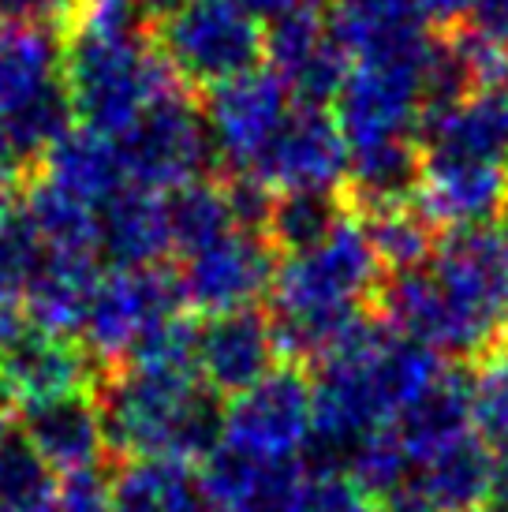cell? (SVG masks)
<instances>
[{"label":"cell","instance_id":"6da1fadb","mask_svg":"<svg viewBox=\"0 0 508 512\" xmlns=\"http://www.w3.org/2000/svg\"><path fill=\"white\" fill-rule=\"evenodd\" d=\"M101 423L109 449L127 456L206 460L221 445V404L198 374L124 367L101 385Z\"/></svg>","mask_w":508,"mask_h":512},{"label":"cell","instance_id":"7a4b0ae2","mask_svg":"<svg viewBox=\"0 0 508 512\" xmlns=\"http://www.w3.org/2000/svg\"><path fill=\"white\" fill-rule=\"evenodd\" d=\"M64 86L75 116L105 135H124L146 109L180 94V75L142 30L75 34L64 49Z\"/></svg>","mask_w":508,"mask_h":512},{"label":"cell","instance_id":"3957f363","mask_svg":"<svg viewBox=\"0 0 508 512\" xmlns=\"http://www.w3.org/2000/svg\"><path fill=\"white\" fill-rule=\"evenodd\" d=\"M438 285L434 348L452 356H486L508 318V221L456 228L430 258Z\"/></svg>","mask_w":508,"mask_h":512},{"label":"cell","instance_id":"277c9868","mask_svg":"<svg viewBox=\"0 0 508 512\" xmlns=\"http://www.w3.org/2000/svg\"><path fill=\"white\" fill-rule=\"evenodd\" d=\"M430 34L355 57L337 94V124L348 150L415 139L426 109V64L434 53Z\"/></svg>","mask_w":508,"mask_h":512},{"label":"cell","instance_id":"5b68a950","mask_svg":"<svg viewBox=\"0 0 508 512\" xmlns=\"http://www.w3.org/2000/svg\"><path fill=\"white\" fill-rule=\"evenodd\" d=\"M157 49L184 86H217L258 68L266 30L236 0H184L157 23Z\"/></svg>","mask_w":508,"mask_h":512},{"label":"cell","instance_id":"8992f818","mask_svg":"<svg viewBox=\"0 0 508 512\" xmlns=\"http://www.w3.org/2000/svg\"><path fill=\"white\" fill-rule=\"evenodd\" d=\"M311 438V382L303 378V370H296V363L273 367L266 378L236 393L221 412V445L254 460H299Z\"/></svg>","mask_w":508,"mask_h":512},{"label":"cell","instance_id":"52a82bcc","mask_svg":"<svg viewBox=\"0 0 508 512\" xmlns=\"http://www.w3.org/2000/svg\"><path fill=\"white\" fill-rule=\"evenodd\" d=\"M184 307L180 277L161 266H116L98 281L83 322L86 352L98 363H127V356L154 333L161 322Z\"/></svg>","mask_w":508,"mask_h":512},{"label":"cell","instance_id":"ba28073f","mask_svg":"<svg viewBox=\"0 0 508 512\" xmlns=\"http://www.w3.org/2000/svg\"><path fill=\"white\" fill-rule=\"evenodd\" d=\"M116 139L124 154L127 184L157 191V195H169L191 180H202L206 165L217 154L206 116L187 101L184 90L157 101L154 109H146Z\"/></svg>","mask_w":508,"mask_h":512},{"label":"cell","instance_id":"9c48e42d","mask_svg":"<svg viewBox=\"0 0 508 512\" xmlns=\"http://www.w3.org/2000/svg\"><path fill=\"white\" fill-rule=\"evenodd\" d=\"M202 116L217 157H225L236 172H247L292 116V90L273 68H251L210 86Z\"/></svg>","mask_w":508,"mask_h":512},{"label":"cell","instance_id":"30bf717a","mask_svg":"<svg viewBox=\"0 0 508 512\" xmlns=\"http://www.w3.org/2000/svg\"><path fill=\"white\" fill-rule=\"evenodd\" d=\"M273 277H277V247L266 240V232L232 228L217 243L187 255L180 288L184 303L213 318L254 307L273 288Z\"/></svg>","mask_w":508,"mask_h":512},{"label":"cell","instance_id":"8fae6325","mask_svg":"<svg viewBox=\"0 0 508 512\" xmlns=\"http://www.w3.org/2000/svg\"><path fill=\"white\" fill-rule=\"evenodd\" d=\"M348 161H352V150L337 120L325 109L299 105L247 172L281 195L284 191H340L348 180Z\"/></svg>","mask_w":508,"mask_h":512},{"label":"cell","instance_id":"7c38bea8","mask_svg":"<svg viewBox=\"0 0 508 512\" xmlns=\"http://www.w3.org/2000/svg\"><path fill=\"white\" fill-rule=\"evenodd\" d=\"M266 60L292 90V98L311 109H325L329 101H337L352 68V57L333 38L329 19H322V12L311 4H296L269 19Z\"/></svg>","mask_w":508,"mask_h":512},{"label":"cell","instance_id":"4fadbf2b","mask_svg":"<svg viewBox=\"0 0 508 512\" xmlns=\"http://www.w3.org/2000/svg\"><path fill=\"white\" fill-rule=\"evenodd\" d=\"M90 378L94 356L71 337L27 326L19 337L0 344V397L8 404L30 408L71 393H90Z\"/></svg>","mask_w":508,"mask_h":512},{"label":"cell","instance_id":"5bb4252c","mask_svg":"<svg viewBox=\"0 0 508 512\" xmlns=\"http://www.w3.org/2000/svg\"><path fill=\"white\" fill-rule=\"evenodd\" d=\"M415 206L449 232L490 225L508 206V172L501 161L423 154V180L415 191Z\"/></svg>","mask_w":508,"mask_h":512},{"label":"cell","instance_id":"9a60e30c","mask_svg":"<svg viewBox=\"0 0 508 512\" xmlns=\"http://www.w3.org/2000/svg\"><path fill=\"white\" fill-rule=\"evenodd\" d=\"M277 333L262 311L213 314L198 333V374L217 397H236L277 367Z\"/></svg>","mask_w":508,"mask_h":512},{"label":"cell","instance_id":"2e32d148","mask_svg":"<svg viewBox=\"0 0 508 512\" xmlns=\"http://www.w3.org/2000/svg\"><path fill=\"white\" fill-rule=\"evenodd\" d=\"M23 438L38 449V456L49 468L64 471V475L98 468L109 453L98 397H90V393H71V397L23 408Z\"/></svg>","mask_w":508,"mask_h":512},{"label":"cell","instance_id":"e0dca14e","mask_svg":"<svg viewBox=\"0 0 508 512\" xmlns=\"http://www.w3.org/2000/svg\"><path fill=\"white\" fill-rule=\"evenodd\" d=\"M172 251L169 202L127 184L98 206V255L116 266H157Z\"/></svg>","mask_w":508,"mask_h":512},{"label":"cell","instance_id":"ac0fdd59","mask_svg":"<svg viewBox=\"0 0 508 512\" xmlns=\"http://www.w3.org/2000/svg\"><path fill=\"white\" fill-rule=\"evenodd\" d=\"M98 281V251H45L34 281L23 292L27 322L60 337L83 333Z\"/></svg>","mask_w":508,"mask_h":512},{"label":"cell","instance_id":"d6986e66","mask_svg":"<svg viewBox=\"0 0 508 512\" xmlns=\"http://www.w3.org/2000/svg\"><path fill=\"white\" fill-rule=\"evenodd\" d=\"M423 154H456L501 161L508 157V98L490 86L475 90L471 98L456 101L452 109L423 116L419 124Z\"/></svg>","mask_w":508,"mask_h":512},{"label":"cell","instance_id":"ffe728a7","mask_svg":"<svg viewBox=\"0 0 508 512\" xmlns=\"http://www.w3.org/2000/svg\"><path fill=\"white\" fill-rule=\"evenodd\" d=\"M42 176L49 184L64 187L68 195H75V199H83L86 206L98 210L101 202L113 199L120 187H127L120 139L90 128V124L71 128L60 143L45 150Z\"/></svg>","mask_w":508,"mask_h":512},{"label":"cell","instance_id":"44dd1931","mask_svg":"<svg viewBox=\"0 0 508 512\" xmlns=\"http://www.w3.org/2000/svg\"><path fill=\"white\" fill-rule=\"evenodd\" d=\"M393 430L408 453L411 468L434 460L438 453L452 449L456 441L479 434L475 415H471V382L449 370L434 389H426L415 404H408L396 415Z\"/></svg>","mask_w":508,"mask_h":512},{"label":"cell","instance_id":"7402d4cb","mask_svg":"<svg viewBox=\"0 0 508 512\" xmlns=\"http://www.w3.org/2000/svg\"><path fill=\"white\" fill-rule=\"evenodd\" d=\"M408 486L430 512H479L494 498V453L482 445V434H471L411 468Z\"/></svg>","mask_w":508,"mask_h":512},{"label":"cell","instance_id":"603a6c76","mask_svg":"<svg viewBox=\"0 0 508 512\" xmlns=\"http://www.w3.org/2000/svg\"><path fill=\"white\" fill-rule=\"evenodd\" d=\"M60 68L64 53L53 30L0 15V120L60 83Z\"/></svg>","mask_w":508,"mask_h":512},{"label":"cell","instance_id":"cb8c5ba5","mask_svg":"<svg viewBox=\"0 0 508 512\" xmlns=\"http://www.w3.org/2000/svg\"><path fill=\"white\" fill-rule=\"evenodd\" d=\"M419 180H423V150L415 146V139L363 146V150H352V161H348L344 199L355 210L400 206V202H415Z\"/></svg>","mask_w":508,"mask_h":512},{"label":"cell","instance_id":"d4e9b609","mask_svg":"<svg viewBox=\"0 0 508 512\" xmlns=\"http://www.w3.org/2000/svg\"><path fill=\"white\" fill-rule=\"evenodd\" d=\"M202 483L180 456H127L113 475V512H191Z\"/></svg>","mask_w":508,"mask_h":512},{"label":"cell","instance_id":"484cf974","mask_svg":"<svg viewBox=\"0 0 508 512\" xmlns=\"http://www.w3.org/2000/svg\"><path fill=\"white\" fill-rule=\"evenodd\" d=\"M423 23V0H333L329 12V30L352 60L419 38Z\"/></svg>","mask_w":508,"mask_h":512},{"label":"cell","instance_id":"4316f807","mask_svg":"<svg viewBox=\"0 0 508 512\" xmlns=\"http://www.w3.org/2000/svg\"><path fill=\"white\" fill-rule=\"evenodd\" d=\"M165 202H169L172 251H180V255H195L202 247L217 243L221 236H228L232 228H240L225 184L206 180V176L169 191Z\"/></svg>","mask_w":508,"mask_h":512},{"label":"cell","instance_id":"83f0119b","mask_svg":"<svg viewBox=\"0 0 508 512\" xmlns=\"http://www.w3.org/2000/svg\"><path fill=\"white\" fill-rule=\"evenodd\" d=\"M348 217L344 191H284L273 199L266 221V240L277 251H307L318 240H325L333 228Z\"/></svg>","mask_w":508,"mask_h":512},{"label":"cell","instance_id":"f1b7e54d","mask_svg":"<svg viewBox=\"0 0 508 512\" xmlns=\"http://www.w3.org/2000/svg\"><path fill=\"white\" fill-rule=\"evenodd\" d=\"M27 214L42 232L45 251H98V210L45 176L27 187Z\"/></svg>","mask_w":508,"mask_h":512},{"label":"cell","instance_id":"f546056e","mask_svg":"<svg viewBox=\"0 0 508 512\" xmlns=\"http://www.w3.org/2000/svg\"><path fill=\"white\" fill-rule=\"evenodd\" d=\"M367 236L370 247L385 270H415V266H426L434 251H438V240H434V221L411 206V202H400V206H381V210H367Z\"/></svg>","mask_w":508,"mask_h":512},{"label":"cell","instance_id":"4dcf8cb0","mask_svg":"<svg viewBox=\"0 0 508 512\" xmlns=\"http://www.w3.org/2000/svg\"><path fill=\"white\" fill-rule=\"evenodd\" d=\"M57 471L23 434L0 449V512H57Z\"/></svg>","mask_w":508,"mask_h":512},{"label":"cell","instance_id":"1f68e13d","mask_svg":"<svg viewBox=\"0 0 508 512\" xmlns=\"http://www.w3.org/2000/svg\"><path fill=\"white\" fill-rule=\"evenodd\" d=\"M45 258V240L27 206L0 199V296L23 299Z\"/></svg>","mask_w":508,"mask_h":512},{"label":"cell","instance_id":"d6a6232c","mask_svg":"<svg viewBox=\"0 0 508 512\" xmlns=\"http://www.w3.org/2000/svg\"><path fill=\"white\" fill-rule=\"evenodd\" d=\"M71 120H75V109H71L68 86L64 83H53L38 98H30L23 109L4 116V124L12 131L15 146L23 150V157L45 154L53 143H60L71 131Z\"/></svg>","mask_w":508,"mask_h":512},{"label":"cell","instance_id":"836d02e7","mask_svg":"<svg viewBox=\"0 0 508 512\" xmlns=\"http://www.w3.org/2000/svg\"><path fill=\"white\" fill-rule=\"evenodd\" d=\"M284 512H381V501L344 468L303 471Z\"/></svg>","mask_w":508,"mask_h":512},{"label":"cell","instance_id":"e575fe53","mask_svg":"<svg viewBox=\"0 0 508 512\" xmlns=\"http://www.w3.org/2000/svg\"><path fill=\"white\" fill-rule=\"evenodd\" d=\"M198 333L184 314H176L169 322H161L154 333H146V341L127 356L124 367H150L169 370V374H198ZM202 378V374H198Z\"/></svg>","mask_w":508,"mask_h":512},{"label":"cell","instance_id":"d590c367","mask_svg":"<svg viewBox=\"0 0 508 512\" xmlns=\"http://www.w3.org/2000/svg\"><path fill=\"white\" fill-rule=\"evenodd\" d=\"M471 415L479 434L490 438L508 434V348L501 344L482 356L479 374L471 378Z\"/></svg>","mask_w":508,"mask_h":512},{"label":"cell","instance_id":"8d00e7d4","mask_svg":"<svg viewBox=\"0 0 508 512\" xmlns=\"http://www.w3.org/2000/svg\"><path fill=\"white\" fill-rule=\"evenodd\" d=\"M142 19L139 0H75L68 15L75 34H135Z\"/></svg>","mask_w":508,"mask_h":512},{"label":"cell","instance_id":"74e56055","mask_svg":"<svg viewBox=\"0 0 508 512\" xmlns=\"http://www.w3.org/2000/svg\"><path fill=\"white\" fill-rule=\"evenodd\" d=\"M57 512H113V483L101 468L68 471L57 490Z\"/></svg>","mask_w":508,"mask_h":512},{"label":"cell","instance_id":"f35d334b","mask_svg":"<svg viewBox=\"0 0 508 512\" xmlns=\"http://www.w3.org/2000/svg\"><path fill=\"white\" fill-rule=\"evenodd\" d=\"M464 30L508 53V0H479V8L467 15Z\"/></svg>","mask_w":508,"mask_h":512},{"label":"cell","instance_id":"ab89813d","mask_svg":"<svg viewBox=\"0 0 508 512\" xmlns=\"http://www.w3.org/2000/svg\"><path fill=\"white\" fill-rule=\"evenodd\" d=\"M71 8H75V0H0L4 19L38 23V27H53L57 19H68Z\"/></svg>","mask_w":508,"mask_h":512},{"label":"cell","instance_id":"60d3db41","mask_svg":"<svg viewBox=\"0 0 508 512\" xmlns=\"http://www.w3.org/2000/svg\"><path fill=\"white\" fill-rule=\"evenodd\" d=\"M19 169H23V150L15 146L8 124L0 120V199H4V195L15 187V180H19Z\"/></svg>","mask_w":508,"mask_h":512},{"label":"cell","instance_id":"b9f144b4","mask_svg":"<svg viewBox=\"0 0 508 512\" xmlns=\"http://www.w3.org/2000/svg\"><path fill=\"white\" fill-rule=\"evenodd\" d=\"M479 8V0H423V12L430 23L438 27H452V23H464L467 15Z\"/></svg>","mask_w":508,"mask_h":512},{"label":"cell","instance_id":"7bdbcfd3","mask_svg":"<svg viewBox=\"0 0 508 512\" xmlns=\"http://www.w3.org/2000/svg\"><path fill=\"white\" fill-rule=\"evenodd\" d=\"M240 8H247V12L254 15V19H277V15H284L288 8H296L299 0H236Z\"/></svg>","mask_w":508,"mask_h":512},{"label":"cell","instance_id":"ee69618b","mask_svg":"<svg viewBox=\"0 0 508 512\" xmlns=\"http://www.w3.org/2000/svg\"><path fill=\"white\" fill-rule=\"evenodd\" d=\"M497 441H501V445H497V453H494V494L501 505H508V434Z\"/></svg>","mask_w":508,"mask_h":512},{"label":"cell","instance_id":"f6af8a7d","mask_svg":"<svg viewBox=\"0 0 508 512\" xmlns=\"http://www.w3.org/2000/svg\"><path fill=\"white\" fill-rule=\"evenodd\" d=\"M180 4H184V0H139L142 15H146V19H154V23H161L165 15H172Z\"/></svg>","mask_w":508,"mask_h":512},{"label":"cell","instance_id":"bcb514c9","mask_svg":"<svg viewBox=\"0 0 508 512\" xmlns=\"http://www.w3.org/2000/svg\"><path fill=\"white\" fill-rule=\"evenodd\" d=\"M12 438H15V430H12V415H8V400L0 397V449Z\"/></svg>","mask_w":508,"mask_h":512},{"label":"cell","instance_id":"7dc6e473","mask_svg":"<svg viewBox=\"0 0 508 512\" xmlns=\"http://www.w3.org/2000/svg\"><path fill=\"white\" fill-rule=\"evenodd\" d=\"M191 512H232V509H228L225 501L210 498L206 490H198V501H195V509H191Z\"/></svg>","mask_w":508,"mask_h":512},{"label":"cell","instance_id":"c3c4849f","mask_svg":"<svg viewBox=\"0 0 508 512\" xmlns=\"http://www.w3.org/2000/svg\"><path fill=\"white\" fill-rule=\"evenodd\" d=\"M497 90H501V94L508 98V68H505V75H501V83H497Z\"/></svg>","mask_w":508,"mask_h":512}]
</instances>
